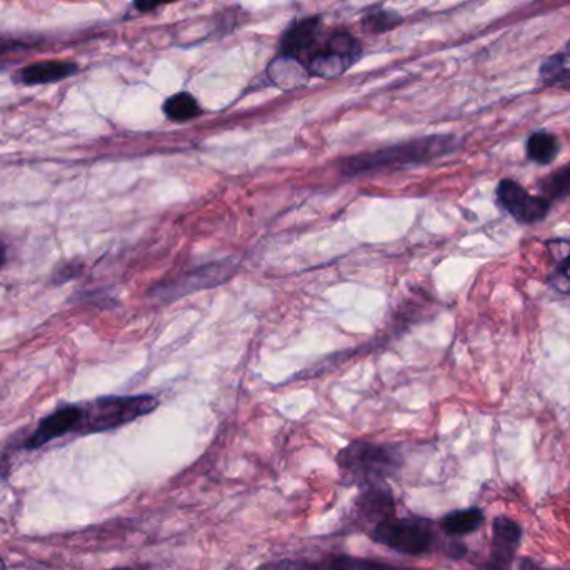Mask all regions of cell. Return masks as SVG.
Masks as SVG:
<instances>
[{
    "label": "cell",
    "mask_w": 570,
    "mask_h": 570,
    "mask_svg": "<svg viewBox=\"0 0 570 570\" xmlns=\"http://www.w3.org/2000/svg\"><path fill=\"white\" fill-rule=\"evenodd\" d=\"M324 49L329 50L332 54L344 57L352 65L362 57V45L347 32H335V34L330 35L325 42Z\"/></svg>",
    "instance_id": "cell-21"
},
{
    "label": "cell",
    "mask_w": 570,
    "mask_h": 570,
    "mask_svg": "<svg viewBox=\"0 0 570 570\" xmlns=\"http://www.w3.org/2000/svg\"><path fill=\"white\" fill-rule=\"evenodd\" d=\"M320 29H322V17L320 15H312V17L297 20L282 35L279 55L294 57L300 62L309 59L310 55L319 49L317 45H319Z\"/></svg>",
    "instance_id": "cell-9"
},
{
    "label": "cell",
    "mask_w": 570,
    "mask_h": 570,
    "mask_svg": "<svg viewBox=\"0 0 570 570\" xmlns=\"http://www.w3.org/2000/svg\"><path fill=\"white\" fill-rule=\"evenodd\" d=\"M79 72V65L72 60H40L25 65L19 70L17 79L24 85H47L62 82Z\"/></svg>",
    "instance_id": "cell-12"
},
{
    "label": "cell",
    "mask_w": 570,
    "mask_h": 570,
    "mask_svg": "<svg viewBox=\"0 0 570 570\" xmlns=\"http://www.w3.org/2000/svg\"><path fill=\"white\" fill-rule=\"evenodd\" d=\"M80 405H65L47 415L34 434L25 440L24 447L27 450L40 449L52 440L60 439L67 434H75L79 425Z\"/></svg>",
    "instance_id": "cell-10"
},
{
    "label": "cell",
    "mask_w": 570,
    "mask_h": 570,
    "mask_svg": "<svg viewBox=\"0 0 570 570\" xmlns=\"http://www.w3.org/2000/svg\"><path fill=\"white\" fill-rule=\"evenodd\" d=\"M109 570H135V569H130V567H117V569H109Z\"/></svg>",
    "instance_id": "cell-30"
},
{
    "label": "cell",
    "mask_w": 570,
    "mask_h": 570,
    "mask_svg": "<svg viewBox=\"0 0 570 570\" xmlns=\"http://www.w3.org/2000/svg\"><path fill=\"white\" fill-rule=\"evenodd\" d=\"M395 510L394 494L387 482L367 485L360 487L359 494L352 502V522L362 529L369 527L370 530L382 520L395 517Z\"/></svg>",
    "instance_id": "cell-7"
},
{
    "label": "cell",
    "mask_w": 570,
    "mask_h": 570,
    "mask_svg": "<svg viewBox=\"0 0 570 570\" xmlns=\"http://www.w3.org/2000/svg\"><path fill=\"white\" fill-rule=\"evenodd\" d=\"M519 570H554V569H545V567H540L539 564H535L534 560L522 559L520 560Z\"/></svg>",
    "instance_id": "cell-26"
},
{
    "label": "cell",
    "mask_w": 570,
    "mask_h": 570,
    "mask_svg": "<svg viewBox=\"0 0 570 570\" xmlns=\"http://www.w3.org/2000/svg\"><path fill=\"white\" fill-rule=\"evenodd\" d=\"M540 84L552 89L570 90V52H555L542 62Z\"/></svg>",
    "instance_id": "cell-16"
},
{
    "label": "cell",
    "mask_w": 570,
    "mask_h": 570,
    "mask_svg": "<svg viewBox=\"0 0 570 570\" xmlns=\"http://www.w3.org/2000/svg\"><path fill=\"white\" fill-rule=\"evenodd\" d=\"M29 45L25 42H14V40H0V65L7 64V59L12 55L27 52Z\"/></svg>",
    "instance_id": "cell-23"
},
{
    "label": "cell",
    "mask_w": 570,
    "mask_h": 570,
    "mask_svg": "<svg viewBox=\"0 0 570 570\" xmlns=\"http://www.w3.org/2000/svg\"><path fill=\"white\" fill-rule=\"evenodd\" d=\"M4 260H5V249L4 245H2V242H0V265L4 264Z\"/></svg>",
    "instance_id": "cell-28"
},
{
    "label": "cell",
    "mask_w": 570,
    "mask_h": 570,
    "mask_svg": "<svg viewBox=\"0 0 570 570\" xmlns=\"http://www.w3.org/2000/svg\"><path fill=\"white\" fill-rule=\"evenodd\" d=\"M522 540V529L515 520L500 515L494 520V534L490 547V562L510 570Z\"/></svg>",
    "instance_id": "cell-11"
},
{
    "label": "cell",
    "mask_w": 570,
    "mask_h": 570,
    "mask_svg": "<svg viewBox=\"0 0 570 570\" xmlns=\"http://www.w3.org/2000/svg\"><path fill=\"white\" fill-rule=\"evenodd\" d=\"M552 259V270L547 284L560 294L570 295V239H552L545 242Z\"/></svg>",
    "instance_id": "cell-13"
},
{
    "label": "cell",
    "mask_w": 570,
    "mask_h": 570,
    "mask_svg": "<svg viewBox=\"0 0 570 570\" xmlns=\"http://www.w3.org/2000/svg\"><path fill=\"white\" fill-rule=\"evenodd\" d=\"M475 570H507V569H504V567H499V565H495L494 562H490L489 560V564L482 565V567H479V569Z\"/></svg>",
    "instance_id": "cell-27"
},
{
    "label": "cell",
    "mask_w": 570,
    "mask_h": 570,
    "mask_svg": "<svg viewBox=\"0 0 570 570\" xmlns=\"http://www.w3.org/2000/svg\"><path fill=\"white\" fill-rule=\"evenodd\" d=\"M542 197L547 200H564L570 197V162L554 170L539 182Z\"/></svg>",
    "instance_id": "cell-20"
},
{
    "label": "cell",
    "mask_w": 570,
    "mask_h": 570,
    "mask_svg": "<svg viewBox=\"0 0 570 570\" xmlns=\"http://www.w3.org/2000/svg\"><path fill=\"white\" fill-rule=\"evenodd\" d=\"M267 74H269L270 82L280 89H292L310 77L305 65L300 60L294 59V57H285V55H279L269 65Z\"/></svg>",
    "instance_id": "cell-14"
},
{
    "label": "cell",
    "mask_w": 570,
    "mask_h": 570,
    "mask_svg": "<svg viewBox=\"0 0 570 570\" xmlns=\"http://www.w3.org/2000/svg\"><path fill=\"white\" fill-rule=\"evenodd\" d=\"M255 570H422L387 564L379 560L362 559L354 555L330 554L322 559H280L265 562Z\"/></svg>",
    "instance_id": "cell-6"
},
{
    "label": "cell",
    "mask_w": 570,
    "mask_h": 570,
    "mask_svg": "<svg viewBox=\"0 0 570 570\" xmlns=\"http://www.w3.org/2000/svg\"><path fill=\"white\" fill-rule=\"evenodd\" d=\"M402 455L394 445L354 440L337 454L340 479L347 485L384 484L399 474Z\"/></svg>",
    "instance_id": "cell-2"
},
{
    "label": "cell",
    "mask_w": 570,
    "mask_h": 570,
    "mask_svg": "<svg viewBox=\"0 0 570 570\" xmlns=\"http://www.w3.org/2000/svg\"><path fill=\"white\" fill-rule=\"evenodd\" d=\"M482 524H484V512L477 507L454 510L440 520V527L450 537H464V535L472 534Z\"/></svg>",
    "instance_id": "cell-17"
},
{
    "label": "cell",
    "mask_w": 570,
    "mask_h": 570,
    "mask_svg": "<svg viewBox=\"0 0 570 570\" xmlns=\"http://www.w3.org/2000/svg\"><path fill=\"white\" fill-rule=\"evenodd\" d=\"M525 152H527L529 160L535 164H552L560 152L559 137L552 132H547V130H537L527 139Z\"/></svg>",
    "instance_id": "cell-18"
},
{
    "label": "cell",
    "mask_w": 570,
    "mask_h": 570,
    "mask_svg": "<svg viewBox=\"0 0 570 570\" xmlns=\"http://www.w3.org/2000/svg\"><path fill=\"white\" fill-rule=\"evenodd\" d=\"M500 209L512 215L519 224H539L549 215L550 200L542 195H532L512 179H502L495 190Z\"/></svg>",
    "instance_id": "cell-5"
},
{
    "label": "cell",
    "mask_w": 570,
    "mask_h": 570,
    "mask_svg": "<svg viewBox=\"0 0 570 570\" xmlns=\"http://www.w3.org/2000/svg\"><path fill=\"white\" fill-rule=\"evenodd\" d=\"M367 534L375 544L409 557L429 554L435 542L432 525L422 517H390L375 524Z\"/></svg>",
    "instance_id": "cell-4"
},
{
    "label": "cell",
    "mask_w": 570,
    "mask_h": 570,
    "mask_svg": "<svg viewBox=\"0 0 570 570\" xmlns=\"http://www.w3.org/2000/svg\"><path fill=\"white\" fill-rule=\"evenodd\" d=\"M80 405L79 425L75 434H100L119 429L157 409L152 395H110Z\"/></svg>",
    "instance_id": "cell-3"
},
{
    "label": "cell",
    "mask_w": 570,
    "mask_h": 570,
    "mask_svg": "<svg viewBox=\"0 0 570 570\" xmlns=\"http://www.w3.org/2000/svg\"><path fill=\"white\" fill-rule=\"evenodd\" d=\"M177 0H134L135 9L139 12H152L159 9L160 5L174 4Z\"/></svg>",
    "instance_id": "cell-24"
},
{
    "label": "cell",
    "mask_w": 570,
    "mask_h": 570,
    "mask_svg": "<svg viewBox=\"0 0 570 570\" xmlns=\"http://www.w3.org/2000/svg\"><path fill=\"white\" fill-rule=\"evenodd\" d=\"M0 570H7V565H5L4 559L0 557Z\"/></svg>",
    "instance_id": "cell-29"
},
{
    "label": "cell",
    "mask_w": 570,
    "mask_h": 570,
    "mask_svg": "<svg viewBox=\"0 0 570 570\" xmlns=\"http://www.w3.org/2000/svg\"><path fill=\"white\" fill-rule=\"evenodd\" d=\"M350 67L352 64L349 60L340 57V55L332 54L324 47L315 50L314 54L305 60V69L309 72L310 77H319V79H337Z\"/></svg>",
    "instance_id": "cell-15"
},
{
    "label": "cell",
    "mask_w": 570,
    "mask_h": 570,
    "mask_svg": "<svg viewBox=\"0 0 570 570\" xmlns=\"http://www.w3.org/2000/svg\"><path fill=\"white\" fill-rule=\"evenodd\" d=\"M465 554H467V547L464 544H459V542L450 544L449 549H447V555H449L450 559H460Z\"/></svg>",
    "instance_id": "cell-25"
},
{
    "label": "cell",
    "mask_w": 570,
    "mask_h": 570,
    "mask_svg": "<svg viewBox=\"0 0 570 570\" xmlns=\"http://www.w3.org/2000/svg\"><path fill=\"white\" fill-rule=\"evenodd\" d=\"M460 139L455 135H427L422 139L390 145L385 149L354 155L340 162V172L345 177L370 175L382 170H395L422 165L442 159L459 149Z\"/></svg>",
    "instance_id": "cell-1"
},
{
    "label": "cell",
    "mask_w": 570,
    "mask_h": 570,
    "mask_svg": "<svg viewBox=\"0 0 570 570\" xmlns=\"http://www.w3.org/2000/svg\"><path fill=\"white\" fill-rule=\"evenodd\" d=\"M232 264L230 262H220V264L205 265L200 269L192 270L189 274L180 275L177 279L167 284L159 285L154 290V295L159 299H177L182 295L190 294L202 287H212V285L224 282L232 274Z\"/></svg>",
    "instance_id": "cell-8"
},
{
    "label": "cell",
    "mask_w": 570,
    "mask_h": 570,
    "mask_svg": "<svg viewBox=\"0 0 570 570\" xmlns=\"http://www.w3.org/2000/svg\"><path fill=\"white\" fill-rule=\"evenodd\" d=\"M162 110H164L165 117L172 122H189L202 114L199 102L189 92L170 95L162 105Z\"/></svg>",
    "instance_id": "cell-19"
},
{
    "label": "cell",
    "mask_w": 570,
    "mask_h": 570,
    "mask_svg": "<svg viewBox=\"0 0 570 570\" xmlns=\"http://www.w3.org/2000/svg\"><path fill=\"white\" fill-rule=\"evenodd\" d=\"M400 22H402V17L394 10L375 9L365 12L362 27L370 34H385V32L397 29Z\"/></svg>",
    "instance_id": "cell-22"
}]
</instances>
